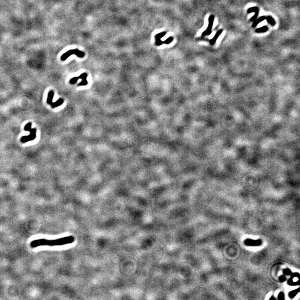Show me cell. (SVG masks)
I'll return each mask as SVG.
<instances>
[{
  "label": "cell",
  "instance_id": "obj_1",
  "mask_svg": "<svg viewBox=\"0 0 300 300\" xmlns=\"http://www.w3.org/2000/svg\"><path fill=\"white\" fill-rule=\"evenodd\" d=\"M75 238L73 236H67V237H62L56 240H47L45 238H41L33 240L30 243V246L32 249L36 248L41 246H62L67 244L71 243L74 241Z\"/></svg>",
  "mask_w": 300,
  "mask_h": 300
},
{
  "label": "cell",
  "instance_id": "obj_2",
  "mask_svg": "<svg viewBox=\"0 0 300 300\" xmlns=\"http://www.w3.org/2000/svg\"><path fill=\"white\" fill-rule=\"evenodd\" d=\"M72 55H76L77 56L80 57V58H83L84 56V52L83 51H81L78 49H74V50H70L67 51L66 52L61 56V59L62 61H65L66 59L71 56Z\"/></svg>",
  "mask_w": 300,
  "mask_h": 300
},
{
  "label": "cell",
  "instance_id": "obj_3",
  "mask_svg": "<svg viewBox=\"0 0 300 300\" xmlns=\"http://www.w3.org/2000/svg\"><path fill=\"white\" fill-rule=\"evenodd\" d=\"M29 132L30 134L27 136H24L21 138V141L22 143H26L28 141H33L36 137V128H31Z\"/></svg>",
  "mask_w": 300,
  "mask_h": 300
},
{
  "label": "cell",
  "instance_id": "obj_4",
  "mask_svg": "<svg viewBox=\"0 0 300 300\" xmlns=\"http://www.w3.org/2000/svg\"><path fill=\"white\" fill-rule=\"evenodd\" d=\"M213 21H214V16H213V15H211V16H209V19H208V27H207V30H206L205 31L203 32L202 36H205L209 35V34H210V33H211V30H212V28L213 26Z\"/></svg>",
  "mask_w": 300,
  "mask_h": 300
},
{
  "label": "cell",
  "instance_id": "obj_5",
  "mask_svg": "<svg viewBox=\"0 0 300 300\" xmlns=\"http://www.w3.org/2000/svg\"><path fill=\"white\" fill-rule=\"evenodd\" d=\"M166 33L165 32H161V33L157 34L155 36V39H156V42H155V44L156 46H160L162 45V44L164 43V42L163 41H162L161 40V38H162L163 36H165L166 35Z\"/></svg>",
  "mask_w": 300,
  "mask_h": 300
},
{
  "label": "cell",
  "instance_id": "obj_6",
  "mask_svg": "<svg viewBox=\"0 0 300 300\" xmlns=\"http://www.w3.org/2000/svg\"><path fill=\"white\" fill-rule=\"evenodd\" d=\"M253 12H255V14L254 15V16H253L251 19H250V21H254L256 20L257 16H258V13H259V9L258 7H252V8H250L247 11L248 13H250Z\"/></svg>",
  "mask_w": 300,
  "mask_h": 300
},
{
  "label": "cell",
  "instance_id": "obj_7",
  "mask_svg": "<svg viewBox=\"0 0 300 300\" xmlns=\"http://www.w3.org/2000/svg\"><path fill=\"white\" fill-rule=\"evenodd\" d=\"M54 97V92L52 90H51L48 94V97L47 99V103L49 105H51L53 102V99Z\"/></svg>",
  "mask_w": 300,
  "mask_h": 300
},
{
  "label": "cell",
  "instance_id": "obj_8",
  "mask_svg": "<svg viewBox=\"0 0 300 300\" xmlns=\"http://www.w3.org/2000/svg\"><path fill=\"white\" fill-rule=\"evenodd\" d=\"M63 102H64V100H63V99H59L58 100H57L55 102H52L51 103V107H52L53 108L58 107L59 106L62 105Z\"/></svg>",
  "mask_w": 300,
  "mask_h": 300
},
{
  "label": "cell",
  "instance_id": "obj_9",
  "mask_svg": "<svg viewBox=\"0 0 300 300\" xmlns=\"http://www.w3.org/2000/svg\"><path fill=\"white\" fill-rule=\"evenodd\" d=\"M222 31H223L222 30H219L217 32V33H216V34H215V36H214V37H213V38H212V39L210 40V42H210V45H214L216 41V40H217V38H218V37H219V36H220V34L222 33Z\"/></svg>",
  "mask_w": 300,
  "mask_h": 300
},
{
  "label": "cell",
  "instance_id": "obj_10",
  "mask_svg": "<svg viewBox=\"0 0 300 300\" xmlns=\"http://www.w3.org/2000/svg\"><path fill=\"white\" fill-rule=\"evenodd\" d=\"M265 18H266V17H265V16H263L260 17L258 19H256V20L255 21H254V22H253V26H252L253 27L255 28V27H256L257 26V25H258L259 23H260L261 22H262V21H263V20H265Z\"/></svg>",
  "mask_w": 300,
  "mask_h": 300
},
{
  "label": "cell",
  "instance_id": "obj_11",
  "mask_svg": "<svg viewBox=\"0 0 300 300\" xmlns=\"http://www.w3.org/2000/svg\"><path fill=\"white\" fill-rule=\"evenodd\" d=\"M268 31V27L267 26H263L261 28H258L256 30V32L257 33H261V32H265Z\"/></svg>",
  "mask_w": 300,
  "mask_h": 300
},
{
  "label": "cell",
  "instance_id": "obj_12",
  "mask_svg": "<svg viewBox=\"0 0 300 300\" xmlns=\"http://www.w3.org/2000/svg\"><path fill=\"white\" fill-rule=\"evenodd\" d=\"M266 20L267 21V22H268L269 24H270L272 26H275V21L274 20V19L272 18V17L271 16H268L267 17H266Z\"/></svg>",
  "mask_w": 300,
  "mask_h": 300
},
{
  "label": "cell",
  "instance_id": "obj_13",
  "mask_svg": "<svg viewBox=\"0 0 300 300\" xmlns=\"http://www.w3.org/2000/svg\"><path fill=\"white\" fill-rule=\"evenodd\" d=\"M78 80H79V77H74L72 78L70 80V83L72 84H75L77 82V81Z\"/></svg>",
  "mask_w": 300,
  "mask_h": 300
},
{
  "label": "cell",
  "instance_id": "obj_14",
  "mask_svg": "<svg viewBox=\"0 0 300 300\" xmlns=\"http://www.w3.org/2000/svg\"><path fill=\"white\" fill-rule=\"evenodd\" d=\"M31 125H32L31 122H28V124H27L26 125V126H25L24 130L25 131H29L32 128H31Z\"/></svg>",
  "mask_w": 300,
  "mask_h": 300
},
{
  "label": "cell",
  "instance_id": "obj_15",
  "mask_svg": "<svg viewBox=\"0 0 300 300\" xmlns=\"http://www.w3.org/2000/svg\"><path fill=\"white\" fill-rule=\"evenodd\" d=\"M88 76V74L87 73H83V74H82L81 75H80V76H78V77H79V79H81V80H84V79H87V77Z\"/></svg>",
  "mask_w": 300,
  "mask_h": 300
},
{
  "label": "cell",
  "instance_id": "obj_16",
  "mask_svg": "<svg viewBox=\"0 0 300 300\" xmlns=\"http://www.w3.org/2000/svg\"><path fill=\"white\" fill-rule=\"evenodd\" d=\"M88 82L87 81V80L86 79H84V80H82V81L80 82V83H78V85L80 86H85V85H87V84H88Z\"/></svg>",
  "mask_w": 300,
  "mask_h": 300
},
{
  "label": "cell",
  "instance_id": "obj_17",
  "mask_svg": "<svg viewBox=\"0 0 300 300\" xmlns=\"http://www.w3.org/2000/svg\"><path fill=\"white\" fill-rule=\"evenodd\" d=\"M173 40H174V38H173L172 37H170L169 38H167V40H165V41H163V42H164V43L165 44H170V43H171V42H172Z\"/></svg>",
  "mask_w": 300,
  "mask_h": 300
}]
</instances>
